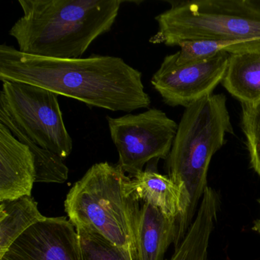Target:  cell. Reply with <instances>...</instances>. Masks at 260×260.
I'll return each instance as SVG.
<instances>
[{"instance_id":"8fae6325","label":"cell","mask_w":260,"mask_h":260,"mask_svg":"<svg viewBox=\"0 0 260 260\" xmlns=\"http://www.w3.org/2000/svg\"><path fill=\"white\" fill-rule=\"evenodd\" d=\"M127 192L138 202L150 204L160 210L167 217L177 220L185 213L183 190L169 176L153 169H147L129 179Z\"/></svg>"},{"instance_id":"2e32d148","label":"cell","mask_w":260,"mask_h":260,"mask_svg":"<svg viewBox=\"0 0 260 260\" xmlns=\"http://www.w3.org/2000/svg\"><path fill=\"white\" fill-rule=\"evenodd\" d=\"M178 46L180 50L172 54L178 64L205 60L220 52L234 54L260 51V42L252 41H185Z\"/></svg>"},{"instance_id":"6da1fadb","label":"cell","mask_w":260,"mask_h":260,"mask_svg":"<svg viewBox=\"0 0 260 260\" xmlns=\"http://www.w3.org/2000/svg\"><path fill=\"white\" fill-rule=\"evenodd\" d=\"M0 80L34 85L112 112H132L151 103L142 74L115 56L50 58L24 54L3 44Z\"/></svg>"},{"instance_id":"277c9868","label":"cell","mask_w":260,"mask_h":260,"mask_svg":"<svg viewBox=\"0 0 260 260\" xmlns=\"http://www.w3.org/2000/svg\"><path fill=\"white\" fill-rule=\"evenodd\" d=\"M130 177L118 164H94L71 188L65 211L75 228H91L138 260L140 202L129 194Z\"/></svg>"},{"instance_id":"ffe728a7","label":"cell","mask_w":260,"mask_h":260,"mask_svg":"<svg viewBox=\"0 0 260 260\" xmlns=\"http://www.w3.org/2000/svg\"><path fill=\"white\" fill-rule=\"evenodd\" d=\"M258 202L260 206V199H258ZM252 229V231H255V232L258 233L260 235V217L254 221Z\"/></svg>"},{"instance_id":"3957f363","label":"cell","mask_w":260,"mask_h":260,"mask_svg":"<svg viewBox=\"0 0 260 260\" xmlns=\"http://www.w3.org/2000/svg\"><path fill=\"white\" fill-rule=\"evenodd\" d=\"M228 133L234 132L224 94H212L185 108L166 164L168 176L183 190L185 199L175 249L196 217L208 187L211 159L224 145Z\"/></svg>"},{"instance_id":"d6986e66","label":"cell","mask_w":260,"mask_h":260,"mask_svg":"<svg viewBox=\"0 0 260 260\" xmlns=\"http://www.w3.org/2000/svg\"><path fill=\"white\" fill-rule=\"evenodd\" d=\"M248 5L260 13V0H246Z\"/></svg>"},{"instance_id":"8992f818","label":"cell","mask_w":260,"mask_h":260,"mask_svg":"<svg viewBox=\"0 0 260 260\" xmlns=\"http://www.w3.org/2000/svg\"><path fill=\"white\" fill-rule=\"evenodd\" d=\"M0 123L15 137H22L41 148L65 159L72 153L59 105V95L48 89L19 82H2Z\"/></svg>"},{"instance_id":"ba28073f","label":"cell","mask_w":260,"mask_h":260,"mask_svg":"<svg viewBox=\"0 0 260 260\" xmlns=\"http://www.w3.org/2000/svg\"><path fill=\"white\" fill-rule=\"evenodd\" d=\"M230 57L229 53L220 52L205 60L178 64L170 54L153 74L152 86L168 106L188 107L212 95L223 81Z\"/></svg>"},{"instance_id":"5bb4252c","label":"cell","mask_w":260,"mask_h":260,"mask_svg":"<svg viewBox=\"0 0 260 260\" xmlns=\"http://www.w3.org/2000/svg\"><path fill=\"white\" fill-rule=\"evenodd\" d=\"M222 84L241 104L260 102V51L231 54Z\"/></svg>"},{"instance_id":"ac0fdd59","label":"cell","mask_w":260,"mask_h":260,"mask_svg":"<svg viewBox=\"0 0 260 260\" xmlns=\"http://www.w3.org/2000/svg\"><path fill=\"white\" fill-rule=\"evenodd\" d=\"M241 124L251 167L260 177V102L242 104Z\"/></svg>"},{"instance_id":"7c38bea8","label":"cell","mask_w":260,"mask_h":260,"mask_svg":"<svg viewBox=\"0 0 260 260\" xmlns=\"http://www.w3.org/2000/svg\"><path fill=\"white\" fill-rule=\"evenodd\" d=\"M220 205V194L208 186L192 223L170 260H208L210 239Z\"/></svg>"},{"instance_id":"5b68a950","label":"cell","mask_w":260,"mask_h":260,"mask_svg":"<svg viewBox=\"0 0 260 260\" xmlns=\"http://www.w3.org/2000/svg\"><path fill=\"white\" fill-rule=\"evenodd\" d=\"M158 15V31L150 42L178 46L185 41H252L260 42V13L246 0L170 1Z\"/></svg>"},{"instance_id":"9a60e30c","label":"cell","mask_w":260,"mask_h":260,"mask_svg":"<svg viewBox=\"0 0 260 260\" xmlns=\"http://www.w3.org/2000/svg\"><path fill=\"white\" fill-rule=\"evenodd\" d=\"M47 217L31 196L0 202V257L28 228Z\"/></svg>"},{"instance_id":"4fadbf2b","label":"cell","mask_w":260,"mask_h":260,"mask_svg":"<svg viewBox=\"0 0 260 260\" xmlns=\"http://www.w3.org/2000/svg\"><path fill=\"white\" fill-rule=\"evenodd\" d=\"M177 234V220L167 217L160 210L144 202L138 225V260H164Z\"/></svg>"},{"instance_id":"9c48e42d","label":"cell","mask_w":260,"mask_h":260,"mask_svg":"<svg viewBox=\"0 0 260 260\" xmlns=\"http://www.w3.org/2000/svg\"><path fill=\"white\" fill-rule=\"evenodd\" d=\"M0 260H82L77 230L67 217H47L28 228Z\"/></svg>"},{"instance_id":"52a82bcc","label":"cell","mask_w":260,"mask_h":260,"mask_svg":"<svg viewBox=\"0 0 260 260\" xmlns=\"http://www.w3.org/2000/svg\"><path fill=\"white\" fill-rule=\"evenodd\" d=\"M111 138L119 155L118 165L132 176L144 171L153 159H167L178 124L160 109H150L137 115L107 117Z\"/></svg>"},{"instance_id":"30bf717a","label":"cell","mask_w":260,"mask_h":260,"mask_svg":"<svg viewBox=\"0 0 260 260\" xmlns=\"http://www.w3.org/2000/svg\"><path fill=\"white\" fill-rule=\"evenodd\" d=\"M36 178L34 153L0 123V202L31 196Z\"/></svg>"},{"instance_id":"7a4b0ae2","label":"cell","mask_w":260,"mask_h":260,"mask_svg":"<svg viewBox=\"0 0 260 260\" xmlns=\"http://www.w3.org/2000/svg\"><path fill=\"white\" fill-rule=\"evenodd\" d=\"M121 0H19L23 16L10 31L24 54L82 58L92 42L112 29Z\"/></svg>"},{"instance_id":"e0dca14e","label":"cell","mask_w":260,"mask_h":260,"mask_svg":"<svg viewBox=\"0 0 260 260\" xmlns=\"http://www.w3.org/2000/svg\"><path fill=\"white\" fill-rule=\"evenodd\" d=\"M78 234L82 260H136L133 255L87 226L75 228Z\"/></svg>"}]
</instances>
